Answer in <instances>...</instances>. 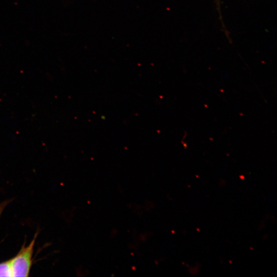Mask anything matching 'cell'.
<instances>
[{
  "mask_svg": "<svg viewBox=\"0 0 277 277\" xmlns=\"http://www.w3.org/2000/svg\"><path fill=\"white\" fill-rule=\"evenodd\" d=\"M36 236L26 247L24 246L18 253L10 259L12 276H27L32 263V256Z\"/></svg>",
  "mask_w": 277,
  "mask_h": 277,
  "instance_id": "6da1fadb",
  "label": "cell"
},
{
  "mask_svg": "<svg viewBox=\"0 0 277 277\" xmlns=\"http://www.w3.org/2000/svg\"><path fill=\"white\" fill-rule=\"evenodd\" d=\"M0 276H12L10 260L0 263Z\"/></svg>",
  "mask_w": 277,
  "mask_h": 277,
  "instance_id": "7a4b0ae2",
  "label": "cell"
},
{
  "mask_svg": "<svg viewBox=\"0 0 277 277\" xmlns=\"http://www.w3.org/2000/svg\"><path fill=\"white\" fill-rule=\"evenodd\" d=\"M215 4H216V9L220 15V20L221 21V23L222 24V26H224L223 27L224 28L225 31L227 32L222 21V17L221 11V0H215Z\"/></svg>",
  "mask_w": 277,
  "mask_h": 277,
  "instance_id": "3957f363",
  "label": "cell"
}]
</instances>
